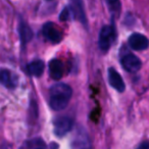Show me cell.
Masks as SVG:
<instances>
[{
  "instance_id": "6da1fadb",
  "label": "cell",
  "mask_w": 149,
  "mask_h": 149,
  "mask_svg": "<svg viewBox=\"0 0 149 149\" xmlns=\"http://www.w3.org/2000/svg\"><path fill=\"white\" fill-rule=\"evenodd\" d=\"M72 94V88L64 83H57L49 90V104L52 109L59 111L68 106Z\"/></svg>"
},
{
  "instance_id": "7a4b0ae2",
  "label": "cell",
  "mask_w": 149,
  "mask_h": 149,
  "mask_svg": "<svg viewBox=\"0 0 149 149\" xmlns=\"http://www.w3.org/2000/svg\"><path fill=\"white\" fill-rule=\"evenodd\" d=\"M114 30L111 26H104L102 29L100 30L99 33V41H98V45L101 51L106 52L112 45L114 40Z\"/></svg>"
},
{
  "instance_id": "3957f363",
  "label": "cell",
  "mask_w": 149,
  "mask_h": 149,
  "mask_svg": "<svg viewBox=\"0 0 149 149\" xmlns=\"http://www.w3.org/2000/svg\"><path fill=\"white\" fill-rule=\"evenodd\" d=\"M74 120L68 116H58L54 120V133L57 137H62L68 134L72 128Z\"/></svg>"
},
{
  "instance_id": "277c9868",
  "label": "cell",
  "mask_w": 149,
  "mask_h": 149,
  "mask_svg": "<svg viewBox=\"0 0 149 149\" xmlns=\"http://www.w3.org/2000/svg\"><path fill=\"white\" fill-rule=\"evenodd\" d=\"M120 62H122L123 68L130 72H138L142 66V62H141L140 58L132 53H127L123 55Z\"/></svg>"
},
{
  "instance_id": "5b68a950",
  "label": "cell",
  "mask_w": 149,
  "mask_h": 149,
  "mask_svg": "<svg viewBox=\"0 0 149 149\" xmlns=\"http://www.w3.org/2000/svg\"><path fill=\"white\" fill-rule=\"evenodd\" d=\"M129 45L134 50H146L149 47V40L142 34L134 33L129 38Z\"/></svg>"
},
{
  "instance_id": "8992f818",
  "label": "cell",
  "mask_w": 149,
  "mask_h": 149,
  "mask_svg": "<svg viewBox=\"0 0 149 149\" xmlns=\"http://www.w3.org/2000/svg\"><path fill=\"white\" fill-rule=\"evenodd\" d=\"M43 35L52 43H59L62 39L60 31L54 26L53 23H50V22L43 26Z\"/></svg>"
},
{
  "instance_id": "52a82bcc",
  "label": "cell",
  "mask_w": 149,
  "mask_h": 149,
  "mask_svg": "<svg viewBox=\"0 0 149 149\" xmlns=\"http://www.w3.org/2000/svg\"><path fill=\"white\" fill-rule=\"evenodd\" d=\"M108 82L110 86L114 88L118 92H124V90L126 89V85H125L122 76L113 68H108Z\"/></svg>"
},
{
  "instance_id": "ba28073f",
  "label": "cell",
  "mask_w": 149,
  "mask_h": 149,
  "mask_svg": "<svg viewBox=\"0 0 149 149\" xmlns=\"http://www.w3.org/2000/svg\"><path fill=\"white\" fill-rule=\"evenodd\" d=\"M0 84L9 89H13L17 85V78L11 70L2 68L0 70Z\"/></svg>"
},
{
  "instance_id": "9c48e42d",
  "label": "cell",
  "mask_w": 149,
  "mask_h": 149,
  "mask_svg": "<svg viewBox=\"0 0 149 149\" xmlns=\"http://www.w3.org/2000/svg\"><path fill=\"white\" fill-rule=\"evenodd\" d=\"M70 9L74 13V17H77L83 25L87 26V19H86L85 10H84V4L83 0H70Z\"/></svg>"
},
{
  "instance_id": "30bf717a",
  "label": "cell",
  "mask_w": 149,
  "mask_h": 149,
  "mask_svg": "<svg viewBox=\"0 0 149 149\" xmlns=\"http://www.w3.org/2000/svg\"><path fill=\"white\" fill-rule=\"evenodd\" d=\"M49 74L50 77L55 81H58L62 78V76H63V64L59 59L54 58V59L50 60Z\"/></svg>"
},
{
  "instance_id": "8fae6325",
  "label": "cell",
  "mask_w": 149,
  "mask_h": 149,
  "mask_svg": "<svg viewBox=\"0 0 149 149\" xmlns=\"http://www.w3.org/2000/svg\"><path fill=\"white\" fill-rule=\"evenodd\" d=\"M44 70H45V64L41 59H36L28 64L29 74L35 76V77H41L42 74L44 72Z\"/></svg>"
},
{
  "instance_id": "7c38bea8",
  "label": "cell",
  "mask_w": 149,
  "mask_h": 149,
  "mask_svg": "<svg viewBox=\"0 0 149 149\" xmlns=\"http://www.w3.org/2000/svg\"><path fill=\"white\" fill-rule=\"evenodd\" d=\"M19 36H21V40L23 42V44L29 42L33 37V32L29 28V26H27L26 24L22 23L21 27H19Z\"/></svg>"
},
{
  "instance_id": "4fadbf2b",
  "label": "cell",
  "mask_w": 149,
  "mask_h": 149,
  "mask_svg": "<svg viewBox=\"0 0 149 149\" xmlns=\"http://www.w3.org/2000/svg\"><path fill=\"white\" fill-rule=\"evenodd\" d=\"M70 11H72V9L70 8V6H66L63 8V10L60 13L59 15V19L62 22H66L70 19Z\"/></svg>"
},
{
  "instance_id": "5bb4252c",
  "label": "cell",
  "mask_w": 149,
  "mask_h": 149,
  "mask_svg": "<svg viewBox=\"0 0 149 149\" xmlns=\"http://www.w3.org/2000/svg\"><path fill=\"white\" fill-rule=\"evenodd\" d=\"M136 149H149V142L148 141H144L142 142Z\"/></svg>"
},
{
  "instance_id": "9a60e30c",
  "label": "cell",
  "mask_w": 149,
  "mask_h": 149,
  "mask_svg": "<svg viewBox=\"0 0 149 149\" xmlns=\"http://www.w3.org/2000/svg\"><path fill=\"white\" fill-rule=\"evenodd\" d=\"M107 2H109V3H116V2H118V0H107Z\"/></svg>"
},
{
  "instance_id": "2e32d148",
  "label": "cell",
  "mask_w": 149,
  "mask_h": 149,
  "mask_svg": "<svg viewBox=\"0 0 149 149\" xmlns=\"http://www.w3.org/2000/svg\"><path fill=\"white\" fill-rule=\"evenodd\" d=\"M48 1H50V0H48Z\"/></svg>"
},
{
  "instance_id": "e0dca14e",
  "label": "cell",
  "mask_w": 149,
  "mask_h": 149,
  "mask_svg": "<svg viewBox=\"0 0 149 149\" xmlns=\"http://www.w3.org/2000/svg\"><path fill=\"white\" fill-rule=\"evenodd\" d=\"M39 149H40V148H39Z\"/></svg>"
}]
</instances>
